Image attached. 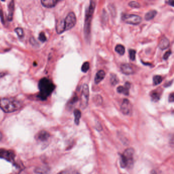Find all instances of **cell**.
I'll return each mask as SVG.
<instances>
[{
  "label": "cell",
  "mask_w": 174,
  "mask_h": 174,
  "mask_svg": "<svg viewBox=\"0 0 174 174\" xmlns=\"http://www.w3.org/2000/svg\"><path fill=\"white\" fill-rule=\"evenodd\" d=\"M115 51L120 55H123L125 54V48L122 44H118L115 47Z\"/></svg>",
  "instance_id": "44dd1931"
},
{
  "label": "cell",
  "mask_w": 174,
  "mask_h": 174,
  "mask_svg": "<svg viewBox=\"0 0 174 174\" xmlns=\"http://www.w3.org/2000/svg\"><path fill=\"white\" fill-rule=\"evenodd\" d=\"M75 116V123L76 125H79L80 122V119L81 117V112L79 109H75L74 112Z\"/></svg>",
  "instance_id": "ffe728a7"
},
{
  "label": "cell",
  "mask_w": 174,
  "mask_h": 174,
  "mask_svg": "<svg viewBox=\"0 0 174 174\" xmlns=\"http://www.w3.org/2000/svg\"><path fill=\"white\" fill-rule=\"evenodd\" d=\"M152 174H156V172H154L152 173Z\"/></svg>",
  "instance_id": "74e56055"
},
{
  "label": "cell",
  "mask_w": 174,
  "mask_h": 174,
  "mask_svg": "<svg viewBox=\"0 0 174 174\" xmlns=\"http://www.w3.org/2000/svg\"><path fill=\"white\" fill-rule=\"evenodd\" d=\"M14 2L12 1L10 2L8 5V20L9 21H12L14 16Z\"/></svg>",
  "instance_id": "ac0fdd59"
},
{
  "label": "cell",
  "mask_w": 174,
  "mask_h": 174,
  "mask_svg": "<svg viewBox=\"0 0 174 174\" xmlns=\"http://www.w3.org/2000/svg\"><path fill=\"white\" fill-rule=\"evenodd\" d=\"M58 174H80L78 172L73 170H68L61 172L58 173Z\"/></svg>",
  "instance_id": "83f0119b"
},
{
  "label": "cell",
  "mask_w": 174,
  "mask_h": 174,
  "mask_svg": "<svg viewBox=\"0 0 174 174\" xmlns=\"http://www.w3.org/2000/svg\"><path fill=\"white\" fill-rule=\"evenodd\" d=\"M170 44V43L169 39L166 37H164L161 39L159 43L158 46L161 50H164L169 48Z\"/></svg>",
  "instance_id": "5bb4252c"
},
{
  "label": "cell",
  "mask_w": 174,
  "mask_h": 174,
  "mask_svg": "<svg viewBox=\"0 0 174 174\" xmlns=\"http://www.w3.org/2000/svg\"><path fill=\"white\" fill-rule=\"evenodd\" d=\"M134 151L133 148H129L124 151L120 158V164L122 168H130L134 163Z\"/></svg>",
  "instance_id": "277c9868"
},
{
  "label": "cell",
  "mask_w": 174,
  "mask_h": 174,
  "mask_svg": "<svg viewBox=\"0 0 174 174\" xmlns=\"http://www.w3.org/2000/svg\"><path fill=\"white\" fill-rule=\"evenodd\" d=\"M131 87L130 83L126 82L125 83L124 86H120L117 88V92L120 94H122L125 96H128L129 95V89Z\"/></svg>",
  "instance_id": "8fae6325"
},
{
  "label": "cell",
  "mask_w": 174,
  "mask_h": 174,
  "mask_svg": "<svg viewBox=\"0 0 174 174\" xmlns=\"http://www.w3.org/2000/svg\"><path fill=\"white\" fill-rule=\"evenodd\" d=\"M128 5L132 8H138L140 7V4L138 2L136 1H131L128 4Z\"/></svg>",
  "instance_id": "f1b7e54d"
},
{
  "label": "cell",
  "mask_w": 174,
  "mask_h": 174,
  "mask_svg": "<svg viewBox=\"0 0 174 174\" xmlns=\"http://www.w3.org/2000/svg\"><path fill=\"white\" fill-rule=\"evenodd\" d=\"M59 1L56 0H41V3L42 5L46 8H53L56 5Z\"/></svg>",
  "instance_id": "7c38bea8"
},
{
  "label": "cell",
  "mask_w": 174,
  "mask_h": 174,
  "mask_svg": "<svg viewBox=\"0 0 174 174\" xmlns=\"http://www.w3.org/2000/svg\"><path fill=\"white\" fill-rule=\"evenodd\" d=\"M77 22V19L75 14L73 12H70L68 14L67 17L64 20V26H65V31L69 30L75 26Z\"/></svg>",
  "instance_id": "8992f818"
},
{
  "label": "cell",
  "mask_w": 174,
  "mask_h": 174,
  "mask_svg": "<svg viewBox=\"0 0 174 174\" xmlns=\"http://www.w3.org/2000/svg\"><path fill=\"white\" fill-rule=\"evenodd\" d=\"M22 107L20 101L12 98H4L0 99V108L6 113L14 112Z\"/></svg>",
  "instance_id": "7a4b0ae2"
},
{
  "label": "cell",
  "mask_w": 174,
  "mask_h": 174,
  "mask_svg": "<svg viewBox=\"0 0 174 174\" xmlns=\"http://www.w3.org/2000/svg\"><path fill=\"white\" fill-rule=\"evenodd\" d=\"M78 100V98L77 96L74 97L72 98L71 101H70V105H73L74 104H75V103L77 102V101Z\"/></svg>",
  "instance_id": "1f68e13d"
},
{
  "label": "cell",
  "mask_w": 174,
  "mask_h": 174,
  "mask_svg": "<svg viewBox=\"0 0 174 174\" xmlns=\"http://www.w3.org/2000/svg\"><path fill=\"white\" fill-rule=\"evenodd\" d=\"M171 54H172V51H171V50H169L168 51L166 52L164 55V60H167V59L169 58V57L171 55Z\"/></svg>",
  "instance_id": "4dcf8cb0"
},
{
  "label": "cell",
  "mask_w": 174,
  "mask_h": 174,
  "mask_svg": "<svg viewBox=\"0 0 174 174\" xmlns=\"http://www.w3.org/2000/svg\"><path fill=\"white\" fill-rule=\"evenodd\" d=\"M15 32L20 38H22L24 36V30L21 28H16L15 29Z\"/></svg>",
  "instance_id": "484cf974"
},
{
  "label": "cell",
  "mask_w": 174,
  "mask_h": 174,
  "mask_svg": "<svg viewBox=\"0 0 174 174\" xmlns=\"http://www.w3.org/2000/svg\"><path fill=\"white\" fill-rule=\"evenodd\" d=\"M49 137L50 134L48 132L46 131H41L38 133L36 135V138L38 140L44 142L47 140L49 138Z\"/></svg>",
  "instance_id": "9a60e30c"
},
{
  "label": "cell",
  "mask_w": 174,
  "mask_h": 174,
  "mask_svg": "<svg viewBox=\"0 0 174 174\" xmlns=\"http://www.w3.org/2000/svg\"><path fill=\"white\" fill-rule=\"evenodd\" d=\"M38 39H39L40 41H42V42H44V41H46V38L44 33L41 32L39 34Z\"/></svg>",
  "instance_id": "f546056e"
},
{
  "label": "cell",
  "mask_w": 174,
  "mask_h": 174,
  "mask_svg": "<svg viewBox=\"0 0 174 174\" xmlns=\"http://www.w3.org/2000/svg\"><path fill=\"white\" fill-rule=\"evenodd\" d=\"M174 94L173 93H172V94H170L169 97V102L170 103H172L174 102Z\"/></svg>",
  "instance_id": "d6a6232c"
},
{
  "label": "cell",
  "mask_w": 174,
  "mask_h": 174,
  "mask_svg": "<svg viewBox=\"0 0 174 174\" xmlns=\"http://www.w3.org/2000/svg\"><path fill=\"white\" fill-rule=\"evenodd\" d=\"M121 110L125 115H129L132 112V106L128 99H125L123 100L121 106Z\"/></svg>",
  "instance_id": "9c48e42d"
},
{
  "label": "cell",
  "mask_w": 174,
  "mask_h": 174,
  "mask_svg": "<svg viewBox=\"0 0 174 174\" xmlns=\"http://www.w3.org/2000/svg\"><path fill=\"white\" fill-rule=\"evenodd\" d=\"M121 70L124 74L129 75L133 74L134 73V69L132 64L129 63H124L121 65Z\"/></svg>",
  "instance_id": "30bf717a"
},
{
  "label": "cell",
  "mask_w": 174,
  "mask_h": 174,
  "mask_svg": "<svg viewBox=\"0 0 174 174\" xmlns=\"http://www.w3.org/2000/svg\"><path fill=\"white\" fill-rule=\"evenodd\" d=\"M157 11L155 10H152L147 12L145 16V19L146 21H150L155 17L157 15Z\"/></svg>",
  "instance_id": "d6986e66"
},
{
  "label": "cell",
  "mask_w": 174,
  "mask_h": 174,
  "mask_svg": "<svg viewBox=\"0 0 174 174\" xmlns=\"http://www.w3.org/2000/svg\"><path fill=\"white\" fill-rule=\"evenodd\" d=\"M96 7V3L94 1H91L88 8L86 9V19L84 27V32L86 39L87 40L90 38L91 34V27L92 16Z\"/></svg>",
  "instance_id": "3957f363"
},
{
  "label": "cell",
  "mask_w": 174,
  "mask_h": 174,
  "mask_svg": "<svg viewBox=\"0 0 174 174\" xmlns=\"http://www.w3.org/2000/svg\"><path fill=\"white\" fill-rule=\"evenodd\" d=\"M119 82V79L116 75L112 74L110 76V83L113 86H116V84Z\"/></svg>",
  "instance_id": "603a6c76"
},
{
  "label": "cell",
  "mask_w": 174,
  "mask_h": 174,
  "mask_svg": "<svg viewBox=\"0 0 174 174\" xmlns=\"http://www.w3.org/2000/svg\"><path fill=\"white\" fill-rule=\"evenodd\" d=\"M122 20L127 24L132 25H138L142 21L140 16L130 14H124L122 16Z\"/></svg>",
  "instance_id": "5b68a950"
},
{
  "label": "cell",
  "mask_w": 174,
  "mask_h": 174,
  "mask_svg": "<svg viewBox=\"0 0 174 174\" xmlns=\"http://www.w3.org/2000/svg\"><path fill=\"white\" fill-rule=\"evenodd\" d=\"M163 80L162 77L160 75L154 76L153 78V81L154 86H157L160 84Z\"/></svg>",
  "instance_id": "7402d4cb"
},
{
  "label": "cell",
  "mask_w": 174,
  "mask_h": 174,
  "mask_svg": "<svg viewBox=\"0 0 174 174\" xmlns=\"http://www.w3.org/2000/svg\"><path fill=\"white\" fill-rule=\"evenodd\" d=\"M4 75H5V74L4 73H0V78L3 77Z\"/></svg>",
  "instance_id": "d590c367"
},
{
  "label": "cell",
  "mask_w": 174,
  "mask_h": 174,
  "mask_svg": "<svg viewBox=\"0 0 174 174\" xmlns=\"http://www.w3.org/2000/svg\"><path fill=\"white\" fill-rule=\"evenodd\" d=\"M89 97L88 86L87 84H84L82 88V94L81 96V105L83 108H85L88 105Z\"/></svg>",
  "instance_id": "52a82bcc"
},
{
  "label": "cell",
  "mask_w": 174,
  "mask_h": 174,
  "mask_svg": "<svg viewBox=\"0 0 174 174\" xmlns=\"http://www.w3.org/2000/svg\"><path fill=\"white\" fill-rule=\"evenodd\" d=\"M172 80L171 81H169V82H166V83L164 84V86L165 87H169L172 85Z\"/></svg>",
  "instance_id": "836d02e7"
},
{
  "label": "cell",
  "mask_w": 174,
  "mask_h": 174,
  "mask_svg": "<svg viewBox=\"0 0 174 174\" xmlns=\"http://www.w3.org/2000/svg\"><path fill=\"white\" fill-rule=\"evenodd\" d=\"M167 3L170 5L172 6V7H174V1H169L168 2H167Z\"/></svg>",
  "instance_id": "e575fe53"
},
{
  "label": "cell",
  "mask_w": 174,
  "mask_h": 174,
  "mask_svg": "<svg viewBox=\"0 0 174 174\" xmlns=\"http://www.w3.org/2000/svg\"><path fill=\"white\" fill-rule=\"evenodd\" d=\"M49 169L46 167H40L36 169V172L40 174H48Z\"/></svg>",
  "instance_id": "cb8c5ba5"
},
{
  "label": "cell",
  "mask_w": 174,
  "mask_h": 174,
  "mask_svg": "<svg viewBox=\"0 0 174 174\" xmlns=\"http://www.w3.org/2000/svg\"><path fill=\"white\" fill-rule=\"evenodd\" d=\"M0 158L5 159L9 162H14L15 158V154L12 151L5 149H0Z\"/></svg>",
  "instance_id": "ba28073f"
},
{
  "label": "cell",
  "mask_w": 174,
  "mask_h": 174,
  "mask_svg": "<svg viewBox=\"0 0 174 174\" xmlns=\"http://www.w3.org/2000/svg\"><path fill=\"white\" fill-rule=\"evenodd\" d=\"M106 74L103 70H100L96 73L94 77V82L96 84L100 83L104 79L105 77Z\"/></svg>",
  "instance_id": "4fadbf2b"
},
{
  "label": "cell",
  "mask_w": 174,
  "mask_h": 174,
  "mask_svg": "<svg viewBox=\"0 0 174 174\" xmlns=\"http://www.w3.org/2000/svg\"><path fill=\"white\" fill-rule=\"evenodd\" d=\"M39 93L38 98L41 100H45L54 91L55 85L52 81L47 78H43L38 82Z\"/></svg>",
  "instance_id": "6da1fadb"
},
{
  "label": "cell",
  "mask_w": 174,
  "mask_h": 174,
  "mask_svg": "<svg viewBox=\"0 0 174 174\" xmlns=\"http://www.w3.org/2000/svg\"><path fill=\"white\" fill-rule=\"evenodd\" d=\"M57 32L58 34H62L65 31V26L64 20L58 21L56 26Z\"/></svg>",
  "instance_id": "2e32d148"
},
{
  "label": "cell",
  "mask_w": 174,
  "mask_h": 174,
  "mask_svg": "<svg viewBox=\"0 0 174 174\" xmlns=\"http://www.w3.org/2000/svg\"><path fill=\"white\" fill-rule=\"evenodd\" d=\"M129 55L130 60L134 61L136 57V51L134 49H130L129 50Z\"/></svg>",
  "instance_id": "d4e9b609"
},
{
  "label": "cell",
  "mask_w": 174,
  "mask_h": 174,
  "mask_svg": "<svg viewBox=\"0 0 174 174\" xmlns=\"http://www.w3.org/2000/svg\"><path fill=\"white\" fill-rule=\"evenodd\" d=\"M2 138V135H1V133H0V140Z\"/></svg>",
  "instance_id": "8d00e7d4"
},
{
  "label": "cell",
  "mask_w": 174,
  "mask_h": 174,
  "mask_svg": "<svg viewBox=\"0 0 174 174\" xmlns=\"http://www.w3.org/2000/svg\"><path fill=\"white\" fill-rule=\"evenodd\" d=\"M89 69V63L88 62H86L83 64L81 67V70L83 73H87Z\"/></svg>",
  "instance_id": "4316f807"
},
{
  "label": "cell",
  "mask_w": 174,
  "mask_h": 174,
  "mask_svg": "<svg viewBox=\"0 0 174 174\" xmlns=\"http://www.w3.org/2000/svg\"><path fill=\"white\" fill-rule=\"evenodd\" d=\"M150 96L152 101L157 102L160 99L161 92L158 89H156L151 92Z\"/></svg>",
  "instance_id": "e0dca14e"
}]
</instances>
